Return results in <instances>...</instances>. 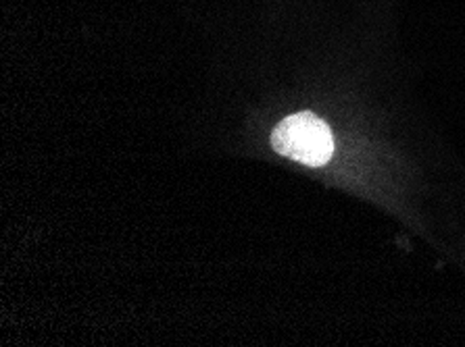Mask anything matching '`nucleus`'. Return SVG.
Instances as JSON below:
<instances>
[{
	"mask_svg": "<svg viewBox=\"0 0 465 347\" xmlns=\"http://www.w3.org/2000/svg\"><path fill=\"white\" fill-rule=\"evenodd\" d=\"M272 146L282 157L309 167L326 165L334 152L332 131L313 112H297L280 121L272 131Z\"/></svg>",
	"mask_w": 465,
	"mask_h": 347,
	"instance_id": "nucleus-1",
	"label": "nucleus"
}]
</instances>
